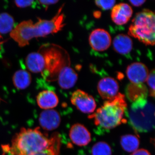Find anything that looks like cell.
<instances>
[{
	"mask_svg": "<svg viewBox=\"0 0 155 155\" xmlns=\"http://www.w3.org/2000/svg\"><path fill=\"white\" fill-rule=\"evenodd\" d=\"M3 43L2 37V36L0 35V48H1V45Z\"/></svg>",
	"mask_w": 155,
	"mask_h": 155,
	"instance_id": "29",
	"label": "cell"
},
{
	"mask_svg": "<svg viewBox=\"0 0 155 155\" xmlns=\"http://www.w3.org/2000/svg\"><path fill=\"white\" fill-rule=\"evenodd\" d=\"M71 101L73 105L84 114H92L96 108V103L93 97L81 90H77L72 93Z\"/></svg>",
	"mask_w": 155,
	"mask_h": 155,
	"instance_id": "7",
	"label": "cell"
},
{
	"mask_svg": "<svg viewBox=\"0 0 155 155\" xmlns=\"http://www.w3.org/2000/svg\"><path fill=\"white\" fill-rule=\"evenodd\" d=\"M155 70L154 69L149 72L146 81L149 87L150 94L151 96L155 97Z\"/></svg>",
	"mask_w": 155,
	"mask_h": 155,
	"instance_id": "23",
	"label": "cell"
},
{
	"mask_svg": "<svg viewBox=\"0 0 155 155\" xmlns=\"http://www.w3.org/2000/svg\"><path fill=\"white\" fill-rule=\"evenodd\" d=\"M98 92L103 99H113L119 94V85L117 81L112 77L102 78L97 86Z\"/></svg>",
	"mask_w": 155,
	"mask_h": 155,
	"instance_id": "9",
	"label": "cell"
},
{
	"mask_svg": "<svg viewBox=\"0 0 155 155\" xmlns=\"http://www.w3.org/2000/svg\"><path fill=\"white\" fill-rule=\"evenodd\" d=\"M128 34L147 45L153 46L155 39V16L153 11L144 9L132 19Z\"/></svg>",
	"mask_w": 155,
	"mask_h": 155,
	"instance_id": "5",
	"label": "cell"
},
{
	"mask_svg": "<svg viewBox=\"0 0 155 155\" xmlns=\"http://www.w3.org/2000/svg\"><path fill=\"white\" fill-rule=\"evenodd\" d=\"M77 80V73L70 66H68L62 70L57 81L61 88L67 90L75 86Z\"/></svg>",
	"mask_w": 155,
	"mask_h": 155,
	"instance_id": "14",
	"label": "cell"
},
{
	"mask_svg": "<svg viewBox=\"0 0 155 155\" xmlns=\"http://www.w3.org/2000/svg\"><path fill=\"white\" fill-rule=\"evenodd\" d=\"M121 147L125 151L133 153L138 150L140 140L137 136L133 134H126L121 137Z\"/></svg>",
	"mask_w": 155,
	"mask_h": 155,
	"instance_id": "20",
	"label": "cell"
},
{
	"mask_svg": "<svg viewBox=\"0 0 155 155\" xmlns=\"http://www.w3.org/2000/svg\"><path fill=\"white\" fill-rule=\"evenodd\" d=\"M58 137L49 138L39 128H22L12 142L11 153L14 155H31L52 145Z\"/></svg>",
	"mask_w": 155,
	"mask_h": 155,
	"instance_id": "1",
	"label": "cell"
},
{
	"mask_svg": "<svg viewBox=\"0 0 155 155\" xmlns=\"http://www.w3.org/2000/svg\"><path fill=\"white\" fill-rule=\"evenodd\" d=\"M126 74L130 82L143 84L146 81L149 72L145 64L136 62L130 64L126 69Z\"/></svg>",
	"mask_w": 155,
	"mask_h": 155,
	"instance_id": "10",
	"label": "cell"
},
{
	"mask_svg": "<svg viewBox=\"0 0 155 155\" xmlns=\"http://www.w3.org/2000/svg\"><path fill=\"white\" fill-rule=\"evenodd\" d=\"M116 1H96L95 3L99 8L103 10H108L113 8Z\"/></svg>",
	"mask_w": 155,
	"mask_h": 155,
	"instance_id": "24",
	"label": "cell"
},
{
	"mask_svg": "<svg viewBox=\"0 0 155 155\" xmlns=\"http://www.w3.org/2000/svg\"><path fill=\"white\" fill-rule=\"evenodd\" d=\"M14 18L8 13L0 14V33L7 34L11 32L14 28Z\"/></svg>",
	"mask_w": 155,
	"mask_h": 155,
	"instance_id": "21",
	"label": "cell"
},
{
	"mask_svg": "<svg viewBox=\"0 0 155 155\" xmlns=\"http://www.w3.org/2000/svg\"><path fill=\"white\" fill-rule=\"evenodd\" d=\"M113 46L116 52L123 55H126L129 54L132 50L133 42L128 35L119 34L114 38Z\"/></svg>",
	"mask_w": 155,
	"mask_h": 155,
	"instance_id": "17",
	"label": "cell"
},
{
	"mask_svg": "<svg viewBox=\"0 0 155 155\" xmlns=\"http://www.w3.org/2000/svg\"><path fill=\"white\" fill-rule=\"evenodd\" d=\"M148 93V89L143 84L130 83L126 89L127 97L132 102L140 99H146Z\"/></svg>",
	"mask_w": 155,
	"mask_h": 155,
	"instance_id": "18",
	"label": "cell"
},
{
	"mask_svg": "<svg viewBox=\"0 0 155 155\" xmlns=\"http://www.w3.org/2000/svg\"><path fill=\"white\" fill-rule=\"evenodd\" d=\"M34 24L31 20L22 21L11 31L10 36L11 38L20 47L28 45L31 40L35 38Z\"/></svg>",
	"mask_w": 155,
	"mask_h": 155,
	"instance_id": "6",
	"label": "cell"
},
{
	"mask_svg": "<svg viewBox=\"0 0 155 155\" xmlns=\"http://www.w3.org/2000/svg\"><path fill=\"white\" fill-rule=\"evenodd\" d=\"M92 48L97 51H104L108 49L111 44V38L107 31L102 28L93 31L89 38Z\"/></svg>",
	"mask_w": 155,
	"mask_h": 155,
	"instance_id": "8",
	"label": "cell"
},
{
	"mask_svg": "<svg viewBox=\"0 0 155 155\" xmlns=\"http://www.w3.org/2000/svg\"><path fill=\"white\" fill-rule=\"evenodd\" d=\"M39 4H41L42 5L46 8H47L49 6L55 4L58 2V0H45V1H38Z\"/></svg>",
	"mask_w": 155,
	"mask_h": 155,
	"instance_id": "26",
	"label": "cell"
},
{
	"mask_svg": "<svg viewBox=\"0 0 155 155\" xmlns=\"http://www.w3.org/2000/svg\"><path fill=\"white\" fill-rule=\"evenodd\" d=\"M128 116L131 126L138 132H148L154 128V105L147 99L134 102L129 109Z\"/></svg>",
	"mask_w": 155,
	"mask_h": 155,
	"instance_id": "4",
	"label": "cell"
},
{
	"mask_svg": "<svg viewBox=\"0 0 155 155\" xmlns=\"http://www.w3.org/2000/svg\"><path fill=\"white\" fill-rule=\"evenodd\" d=\"M127 107L125 95L119 93L113 99L105 102L89 118L94 119L97 126L106 129H113L126 122L124 115Z\"/></svg>",
	"mask_w": 155,
	"mask_h": 155,
	"instance_id": "2",
	"label": "cell"
},
{
	"mask_svg": "<svg viewBox=\"0 0 155 155\" xmlns=\"http://www.w3.org/2000/svg\"><path fill=\"white\" fill-rule=\"evenodd\" d=\"M39 122L41 126L45 130H54L60 125L61 116L58 112L55 110H46L41 114Z\"/></svg>",
	"mask_w": 155,
	"mask_h": 155,
	"instance_id": "13",
	"label": "cell"
},
{
	"mask_svg": "<svg viewBox=\"0 0 155 155\" xmlns=\"http://www.w3.org/2000/svg\"><path fill=\"white\" fill-rule=\"evenodd\" d=\"M133 14L132 8L126 3H119L114 6L111 12V18L113 22L118 25L126 24Z\"/></svg>",
	"mask_w": 155,
	"mask_h": 155,
	"instance_id": "12",
	"label": "cell"
},
{
	"mask_svg": "<svg viewBox=\"0 0 155 155\" xmlns=\"http://www.w3.org/2000/svg\"><path fill=\"white\" fill-rule=\"evenodd\" d=\"M112 153L111 147L105 142H97L92 148V155H112Z\"/></svg>",
	"mask_w": 155,
	"mask_h": 155,
	"instance_id": "22",
	"label": "cell"
},
{
	"mask_svg": "<svg viewBox=\"0 0 155 155\" xmlns=\"http://www.w3.org/2000/svg\"><path fill=\"white\" fill-rule=\"evenodd\" d=\"M17 7L20 8H25L26 7L34 6L36 5V2L34 1H15L14 2Z\"/></svg>",
	"mask_w": 155,
	"mask_h": 155,
	"instance_id": "25",
	"label": "cell"
},
{
	"mask_svg": "<svg viewBox=\"0 0 155 155\" xmlns=\"http://www.w3.org/2000/svg\"><path fill=\"white\" fill-rule=\"evenodd\" d=\"M129 2L134 7H139L142 5L146 1H129Z\"/></svg>",
	"mask_w": 155,
	"mask_h": 155,
	"instance_id": "28",
	"label": "cell"
},
{
	"mask_svg": "<svg viewBox=\"0 0 155 155\" xmlns=\"http://www.w3.org/2000/svg\"><path fill=\"white\" fill-rule=\"evenodd\" d=\"M25 64L30 72L41 73L45 69L44 58L38 51L31 53L26 57Z\"/></svg>",
	"mask_w": 155,
	"mask_h": 155,
	"instance_id": "16",
	"label": "cell"
},
{
	"mask_svg": "<svg viewBox=\"0 0 155 155\" xmlns=\"http://www.w3.org/2000/svg\"><path fill=\"white\" fill-rule=\"evenodd\" d=\"M13 81L14 86L17 89H25L28 87L31 83V75L26 70H18L14 73Z\"/></svg>",
	"mask_w": 155,
	"mask_h": 155,
	"instance_id": "19",
	"label": "cell"
},
{
	"mask_svg": "<svg viewBox=\"0 0 155 155\" xmlns=\"http://www.w3.org/2000/svg\"><path fill=\"white\" fill-rule=\"evenodd\" d=\"M130 155H151L148 151L144 149L137 150Z\"/></svg>",
	"mask_w": 155,
	"mask_h": 155,
	"instance_id": "27",
	"label": "cell"
},
{
	"mask_svg": "<svg viewBox=\"0 0 155 155\" xmlns=\"http://www.w3.org/2000/svg\"><path fill=\"white\" fill-rule=\"evenodd\" d=\"M38 51L44 58L45 69L41 73L44 79L48 82L57 81L62 70L70 66L69 55L60 46L53 44L42 45Z\"/></svg>",
	"mask_w": 155,
	"mask_h": 155,
	"instance_id": "3",
	"label": "cell"
},
{
	"mask_svg": "<svg viewBox=\"0 0 155 155\" xmlns=\"http://www.w3.org/2000/svg\"><path fill=\"white\" fill-rule=\"evenodd\" d=\"M69 137L74 144L78 146H85L91 141V135L85 126L75 124L70 128Z\"/></svg>",
	"mask_w": 155,
	"mask_h": 155,
	"instance_id": "11",
	"label": "cell"
},
{
	"mask_svg": "<svg viewBox=\"0 0 155 155\" xmlns=\"http://www.w3.org/2000/svg\"><path fill=\"white\" fill-rule=\"evenodd\" d=\"M37 101L39 107L45 110H50L58 105L59 99L54 91L50 90L43 91L37 97Z\"/></svg>",
	"mask_w": 155,
	"mask_h": 155,
	"instance_id": "15",
	"label": "cell"
}]
</instances>
